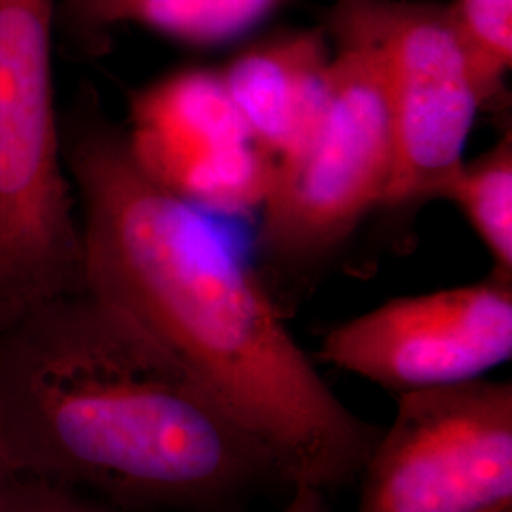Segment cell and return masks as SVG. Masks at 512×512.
Listing matches in <instances>:
<instances>
[{
    "label": "cell",
    "instance_id": "obj_9",
    "mask_svg": "<svg viewBox=\"0 0 512 512\" xmlns=\"http://www.w3.org/2000/svg\"><path fill=\"white\" fill-rule=\"evenodd\" d=\"M224 88L275 173L308 145L329 103L332 46L321 25L243 46L219 69Z\"/></svg>",
    "mask_w": 512,
    "mask_h": 512
},
{
    "label": "cell",
    "instance_id": "obj_11",
    "mask_svg": "<svg viewBox=\"0 0 512 512\" xmlns=\"http://www.w3.org/2000/svg\"><path fill=\"white\" fill-rule=\"evenodd\" d=\"M440 200L454 203L482 247L492 270L512 275V129L473 160H463Z\"/></svg>",
    "mask_w": 512,
    "mask_h": 512
},
{
    "label": "cell",
    "instance_id": "obj_2",
    "mask_svg": "<svg viewBox=\"0 0 512 512\" xmlns=\"http://www.w3.org/2000/svg\"><path fill=\"white\" fill-rule=\"evenodd\" d=\"M0 463L126 512H241L291 488L207 385L86 289L0 332Z\"/></svg>",
    "mask_w": 512,
    "mask_h": 512
},
{
    "label": "cell",
    "instance_id": "obj_13",
    "mask_svg": "<svg viewBox=\"0 0 512 512\" xmlns=\"http://www.w3.org/2000/svg\"><path fill=\"white\" fill-rule=\"evenodd\" d=\"M2 512H126L118 507L46 480L29 476H6Z\"/></svg>",
    "mask_w": 512,
    "mask_h": 512
},
{
    "label": "cell",
    "instance_id": "obj_12",
    "mask_svg": "<svg viewBox=\"0 0 512 512\" xmlns=\"http://www.w3.org/2000/svg\"><path fill=\"white\" fill-rule=\"evenodd\" d=\"M446 6L473 65L484 110L503 109L512 71V0H450Z\"/></svg>",
    "mask_w": 512,
    "mask_h": 512
},
{
    "label": "cell",
    "instance_id": "obj_4",
    "mask_svg": "<svg viewBox=\"0 0 512 512\" xmlns=\"http://www.w3.org/2000/svg\"><path fill=\"white\" fill-rule=\"evenodd\" d=\"M59 0H0V332L84 291V249L55 107Z\"/></svg>",
    "mask_w": 512,
    "mask_h": 512
},
{
    "label": "cell",
    "instance_id": "obj_1",
    "mask_svg": "<svg viewBox=\"0 0 512 512\" xmlns=\"http://www.w3.org/2000/svg\"><path fill=\"white\" fill-rule=\"evenodd\" d=\"M84 289L175 355L260 440L289 484L357 478L382 429L353 414L213 215L135 160L126 129L84 88L61 116Z\"/></svg>",
    "mask_w": 512,
    "mask_h": 512
},
{
    "label": "cell",
    "instance_id": "obj_8",
    "mask_svg": "<svg viewBox=\"0 0 512 512\" xmlns=\"http://www.w3.org/2000/svg\"><path fill=\"white\" fill-rule=\"evenodd\" d=\"M129 148L152 179L209 215H256L275 179L219 69L169 74L133 99Z\"/></svg>",
    "mask_w": 512,
    "mask_h": 512
},
{
    "label": "cell",
    "instance_id": "obj_15",
    "mask_svg": "<svg viewBox=\"0 0 512 512\" xmlns=\"http://www.w3.org/2000/svg\"><path fill=\"white\" fill-rule=\"evenodd\" d=\"M6 476L8 471L4 469V465L0 463V512H2V495H4V484H6Z\"/></svg>",
    "mask_w": 512,
    "mask_h": 512
},
{
    "label": "cell",
    "instance_id": "obj_10",
    "mask_svg": "<svg viewBox=\"0 0 512 512\" xmlns=\"http://www.w3.org/2000/svg\"><path fill=\"white\" fill-rule=\"evenodd\" d=\"M287 0H59L57 31L97 54L120 27H143L196 48L251 35Z\"/></svg>",
    "mask_w": 512,
    "mask_h": 512
},
{
    "label": "cell",
    "instance_id": "obj_7",
    "mask_svg": "<svg viewBox=\"0 0 512 512\" xmlns=\"http://www.w3.org/2000/svg\"><path fill=\"white\" fill-rule=\"evenodd\" d=\"M512 355V275L387 300L329 330L319 357L397 395L484 378Z\"/></svg>",
    "mask_w": 512,
    "mask_h": 512
},
{
    "label": "cell",
    "instance_id": "obj_14",
    "mask_svg": "<svg viewBox=\"0 0 512 512\" xmlns=\"http://www.w3.org/2000/svg\"><path fill=\"white\" fill-rule=\"evenodd\" d=\"M279 512H329L325 492L310 484H293L291 497Z\"/></svg>",
    "mask_w": 512,
    "mask_h": 512
},
{
    "label": "cell",
    "instance_id": "obj_5",
    "mask_svg": "<svg viewBox=\"0 0 512 512\" xmlns=\"http://www.w3.org/2000/svg\"><path fill=\"white\" fill-rule=\"evenodd\" d=\"M363 29L384 84L393 145L387 213L437 202L465 160L484 101L473 65L435 0H336Z\"/></svg>",
    "mask_w": 512,
    "mask_h": 512
},
{
    "label": "cell",
    "instance_id": "obj_3",
    "mask_svg": "<svg viewBox=\"0 0 512 512\" xmlns=\"http://www.w3.org/2000/svg\"><path fill=\"white\" fill-rule=\"evenodd\" d=\"M323 27L332 46L329 103L308 145L275 173L258 209V274L285 308L348 249L374 211H382L393 145L378 59L340 2Z\"/></svg>",
    "mask_w": 512,
    "mask_h": 512
},
{
    "label": "cell",
    "instance_id": "obj_6",
    "mask_svg": "<svg viewBox=\"0 0 512 512\" xmlns=\"http://www.w3.org/2000/svg\"><path fill=\"white\" fill-rule=\"evenodd\" d=\"M355 512H512V385L397 395L359 473Z\"/></svg>",
    "mask_w": 512,
    "mask_h": 512
}]
</instances>
